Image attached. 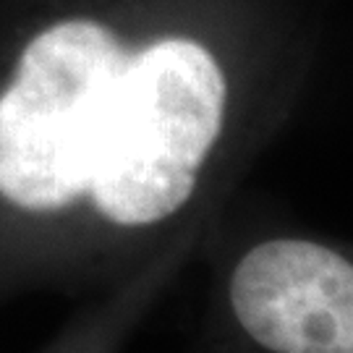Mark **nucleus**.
Masks as SVG:
<instances>
[{
  "mask_svg": "<svg viewBox=\"0 0 353 353\" xmlns=\"http://www.w3.org/2000/svg\"><path fill=\"white\" fill-rule=\"evenodd\" d=\"M128 61L94 21H63L26 45L0 97V194L8 202L50 212L87 196Z\"/></svg>",
  "mask_w": 353,
  "mask_h": 353,
  "instance_id": "f03ea898",
  "label": "nucleus"
},
{
  "mask_svg": "<svg viewBox=\"0 0 353 353\" xmlns=\"http://www.w3.org/2000/svg\"><path fill=\"white\" fill-rule=\"evenodd\" d=\"M239 325L275 353H353V267L312 241H267L230 280Z\"/></svg>",
  "mask_w": 353,
  "mask_h": 353,
  "instance_id": "7ed1b4c3",
  "label": "nucleus"
},
{
  "mask_svg": "<svg viewBox=\"0 0 353 353\" xmlns=\"http://www.w3.org/2000/svg\"><path fill=\"white\" fill-rule=\"evenodd\" d=\"M225 76L194 39H160L131 55L105 118L87 196L118 225L181 210L223 128Z\"/></svg>",
  "mask_w": 353,
  "mask_h": 353,
  "instance_id": "f257e3e1",
  "label": "nucleus"
}]
</instances>
